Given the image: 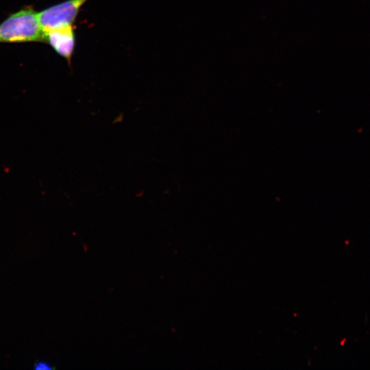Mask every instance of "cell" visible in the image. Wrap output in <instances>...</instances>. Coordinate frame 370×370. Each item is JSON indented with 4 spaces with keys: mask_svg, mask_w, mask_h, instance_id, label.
I'll return each instance as SVG.
<instances>
[{
    "mask_svg": "<svg viewBox=\"0 0 370 370\" xmlns=\"http://www.w3.org/2000/svg\"><path fill=\"white\" fill-rule=\"evenodd\" d=\"M44 42L45 33L38 12L26 7L0 23V42Z\"/></svg>",
    "mask_w": 370,
    "mask_h": 370,
    "instance_id": "obj_1",
    "label": "cell"
},
{
    "mask_svg": "<svg viewBox=\"0 0 370 370\" xmlns=\"http://www.w3.org/2000/svg\"><path fill=\"white\" fill-rule=\"evenodd\" d=\"M88 0H68L38 12L44 31L73 25L82 5Z\"/></svg>",
    "mask_w": 370,
    "mask_h": 370,
    "instance_id": "obj_2",
    "label": "cell"
},
{
    "mask_svg": "<svg viewBox=\"0 0 370 370\" xmlns=\"http://www.w3.org/2000/svg\"><path fill=\"white\" fill-rule=\"evenodd\" d=\"M45 42H47L69 64L75 47V35L73 25H68L44 31Z\"/></svg>",
    "mask_w": 370,
    "mask_h": 370,
    "instance_id": "obj_3",
    "label": "cell"
},
{
    "mask_svg": "<svg viewBox=\"0 0 370 370\" xmlns=\"http://www.w3.org/2000/svg\"><path fill=\"white\" fill-rule=\"evenodd\" d=\"M35 369L36 370H48L51 369V367L49 364L45 362H38L35 365Z\"/></svg>",
    "mask_w": 370,
    "mask_h": 370,
    "instance_id": "obj_4",
    "label": "cell"
}]
</instances>
